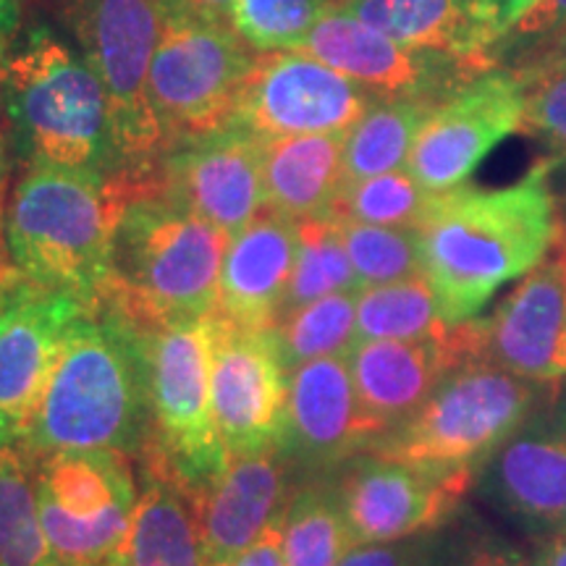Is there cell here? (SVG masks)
<instances>
[{
    "mask_svg": "<svg viewBox=\"0 0 566 566\" xmlns=\"http://www.w3.org/2000/svg\"><path fill=\"white\" fill-rule=\"evenodd\" d=\"M564 233H566V226H564Z\"/></svg>",
    "mask_w": 566,
    "mask_h": 566,
    "instance_id": "50",
    "label": "cell"
},
{
    "mask_svg": "<svg viewBox=\"0 0 566 566\" xmlns=\"http://www.w3.org/2000/svg\"><path fill=\"white\" fill-rule=\"evenodd\" d=\"M338 292H359L357 275L344 247L342 226L328 216L296 221V260L283 292L279 317Z\"/></svg>",
    "mask_w": 566,
    "mask_h": 566,
    "instance_id": "31",
    "label": "cell"
},
{
    "mask_svg": "<svg viewBox=\"0 0 566 566\" xmlns=\"http://www.w3.org/2000/svg\"><path fill=\"white\" fill-rule=\"evenodd\" d=\"M11 126H9V113H6V97H3V66H0V210L6 202V189L11 181Z\"/></svg>",
    "mask_w": 566,
    "mask_h": 566,
    "instance_id": "44",
    "label": "cell"
},
{
    "mask_svg": "<svg viewBox=\"0 0 566 566\" xmlns=\"http://www.w3.org/2000/svg\"><path fill=\"white\" fill-rule=\"evenodd\" d=\"M40 520L61 566H108L139 501L137 459L118 451L34 457Z\"/></svg>",
    "mask_w": 566,
    "mask_h": 566,
    "instance_id": "10",
    "label": "cell"
},
{
    "mask_svg": "<svg viewBox=\"0 0 566 566\" xmlns=\"http://www.w3.org/2000/svg\"><path fill=\"white\" fill-rule=\"evenodd\" d=\"M137 464L139 501L108 566H205L200 491L153 451Z\"/></svg>",
    "mask_w": 566,
    "mask_h": 566,
    "instance_id": "22",
    "label": "cell"
},
{
    "mask_svg": "<svg viewBox=\"0 0 566 566\" xmlns=\"http://www.w3.org/2000/svg\"><path fill=\"white\" fill-rule=\"evenodd\" d=\"M344 184V134L263 139L265 210L289 221L325 216Z\"/></svg>",
    "mask_w": 566,
    "mask_h": 566,
    "instance_id": "25",
    "label": "cell"
},
{
    "mask_svg": "<svg viewBox=\"0 0 566 566\" xmlns=\"http://www.w3.org/2000/svg\"><path fill=\"white\" fill-rule=\"evenodd\" d=\"M296 467L283 446L231 457L216 483L200 493L205 566H221L250 548L286 512Z\"/></svg>",
    "mask_w": 566,
    "mask_h": 566,
    "instance_id": "21",
    "label": "cell"
},
{
    "mask_svg": "<svg viewBox=\"0 0 566 566\" xmlns=\"http://www.w3.org/2000/svg\"><path fill=\"white\" fill-rule=\"evenodd\" d=\"M525 87L522 132L566 158V53L512 69Z\"/></svg>",
    "mask_w": 566,
    "mask_h": 566,
    "instance_id": "36",
    "label": "cell"
},
{
    "mask_svg": "<svg viewBox=\"0 0 566 566\" xmlns=\"http://www.w3.org/2000/svg\"><path fill=\"white\" fill-rule=\"evenodd\" d=\"M537 3H541V0H470L472 13H475V21L480 32H483L488 51H491L493 45H499V42H504L509 34L514 32V27L520 24Z\"/></svg>",
    "mask_w": 566,
    "mask_h": 566,
    "instance_id": "40",
    "label": "cell"
},
{
    "mask_svg": "<svg viewBox=\"0 0 566 566\" xmlns=\"http://www.w3.org/2000/svg\"><path fill=\"white\" fill-rule=\"evenodd\" d=\"M558 533H564V535H566V520H564V525H562V527H558Z\"/></svg>",
    "mask_w": 566,
    "mask_h": 566,
    "instance_id": "48",
    "label": "cell"
},
{
    "mask_svg": "<svg viewBox=\"0 0 566 566\" xmlns=\"http://www.w3.org/2000/svg\"><path fill=\"white\" fill-rule=\"evenodd\" d=\"M378 438L380 430L359 407L346 354L289 370L283 451L296 470L328 475Z\"/></svg>",
    "mask_w": 566,
    "mask_h": 566,
    "instance_id": "20",
    "label": "cell"
},
{
    "mask_svg": "<svg viewBox=\"0 0 566 566\" xmlns=\"http://www.w3.org/2000/svg\"><path fill=\"white\" fill-rule=\"evenodd\" d=\"M541 386L483 357L446 373L417 412L380 436L367 451L415 464L478 470L520 433L541 399Z\"/></svg>",
    "mask_w": 566,
    "mask_h": 566,
    "instance_id": "7",
    "label": "cell"
},
{
    "mask_svg": "<svg viewBox=\"0 0 566 566\" xmlns=\"http://www.w3.org/2000/svg\"><path fill=\"white\" fill-rule=\"evenodd\" d=\"M566 38V0H541L504 40L514 53V69L554 51Z\"/></svg>",
    "mask_w": 566,
    "mask_h": 566,
    "instance_id": "37",
    "label": "cell"
},
{
    "mask_svg": "<svg viewBox=\"0 0 566 566\" xmlns=\"http://www.w3.org/2000/svg\"><path fill=\"white\" fill-rule=\"evenodd\" d=\"M139 331L153 407V438L145 451L158 454L202 493L231 462L212 412L210 317Z\"/></svg>",
    "mask_w": 566,
    "mask_h": 566,
    "instance_id": "9",
    "label": "cell"
},
{
    "mask_svg": "<svg viewBox=\"0 0 566 566\" xmlns=\"http://www.w3.org/2000/svg\"><path fill=\"white\" fill-rule=\"evenodd\" d=\"M357 294L338 292L304 304L271 325L275 349L286 370L336 354L357 344Z\"/></svg>",
    "mask_w": 566,
    "mask_h": 566,
    "instance_id": "32",
    "label": "cell"
},
{
    "mask_svg": "<svg viewBox=\"0 0 566 566\" xmlns=\"http://www.w3.org/2000/svg\"><path fill=\"white\" fill-rule=\"evenodd\" d=\"M436 546V533L394 543H367L354 546L336 566H430Z\"/></svg>",
    "mask_w": 566,
    "mask_h": 566,
    "instance_id": "39",
    "label": "cell"
},
{
    "mask_svg": "<svg viewBox=\"0 0 566 566\" xmlns=\"http://www.w3.org/2000/svg\"><path fill=\"white\" fill-rule=\"evenodd\" d=\"M475 472L363 451L338 467L331 488L354 546H367L441 530L475 485Z\"/></svg>",
    "mask_w": 566,
    "mask_h": 566,
    "instance_id": "11",
    "label": "cell"
},
{
    "mask_svg": "<svg viewBox=\"0 0 566 566\" xmlns=\"http://www.w3.org/2000/svg\"><path fill=\"white\" fill-rule=\"evenodd\" d=\"M313 55L378 97H424L443 103L488 69L491 61L454 59L433 51H409L359 19L325 6L313 32L302 42Z\"/></svg>",
    "mask_w": 566,
    "mask_h": 566,
    "instance_id": "15",
    "label": "cell"
},
{
    "mask_svg": "<svg viewBox=\"0 0 566 566\" xmlns=\"http://www.w3.org/2000/svg\"><path fill=\"white\" fill-rule=\"evenodd\" d=\"M346 254H349L359 292L370 286H384L417 279L422 273V247L417 229L396 226H370L338 221Z\"/></svg>",
    "mask_w": 566,
    "mask_h": 566,
    "instance_id": "34",
    "label": "cell"
},
{
    "mask_svg": "<svg viewBox=\"0 0 566 566\" xmlns=\"http://www.w3.org/2000/svg\"><path fill=\"white\" fill-rule=\"evenodd\" d=\"M470 357H483V321L478 317L454 325L446 338H359L346 354L359 407L380 436L409 420L430 399L446 373Z\"/></svg>",
    "mask_w": 566,
    "mask_h": 566,
    "instance_id": "17",
    "label": "cell"
},
{
    "mask_svg": "<svg viewBox=\"0 0 566 566\" xmlns=\"http://www.w3.org/2000/svg\"><path fill=\"white\" fill-rule=\"evenodd\" d=\"M296 260V221L260 212L231 237L223 254L216 317L242 328H271Z\"/></svg>",
    "mask_w": 566,
    "mask_h": 566,
    "instance_id": "23",
    "label": "cell"
},
{
    "mask_svg": "<svg viewBox=\"0 0 566 566\" xmlns=\"http://www.w3.org/2000/svg\"><path fill=\"white\" fill-rule=\"evenodd\" d=\"M84 310L74 296L34 286L0 310V446L27 441L66 331Z\"/></svg>",
    "mask_w": 566,
    "mask_h": 566,
    "instance_id": "19",
    "label": "cell"
},
{
    "mask_svg": "<svg viewBox=\"0 0 566 566\" xmlns=\"http://www.w3.org/2000/svg\"><path fill=\"white\" fill-rule=\"evenodd\" d=\"M11 145L27 168L48 166L111 179L118 168L108 95L90 61L34 30L3 63Z\"/></svg>",
    "mask_w": 566,
    "mask_h": 566,
    "instance_id": "5",
    "label": "cell"
},
{
    "mask_svg": "<svg viewBox=\"0 0 566 566\" xmlns=\"http://www.w3.org/2000/svg\"><path fill=\"white\" fill-rule=\"evenodd\" d=\"M258 53L229 24L166 13L150 66V103L168 150L233 126Z\"/></svg>",
    "mask_w": 566,
    "mask_h": 566,
    "instance_id": "8",
    "label": "cell"
},
{
    "mask_svg": "<svg viewBox=\"0 0 566 566\" xmlns=\"http://www.w3.org/2000/svg\"><path fill=\"white\" fill-rule=\"evenodd\" d=\"M66 19L82 42L84 59L108 95L118 184H145L160 176L168 142L150 103V66L160 42L163 0H63Z\"/></svg>",
    "mask_w": 566,
    "mask_h": 566,
    "instance_id": "6",
    "label": "cell"
},
{
    "mask_svg": "<svg viewBox=\"0 0 566 566\" xmlns=\"http://www.w3.org/2000/svg\"><path fill=\"white\" fill-rule=\"evenodd\" d=\"M21 9L24 0H0V66L11 53V40L17 38L21 24Z\"/></svg>",
    "mask_w": 566,
    "mask_h": 566,
    "instance_id": "45",
    "label": "cell"
},
{
    "mask_svg": "<svg viewBox=\"0 0 566 566\" xmlns=\"http://www.w3.org/2000/svg\"><path fill=\"white\" fill-rule=\"evenodd\" d=\"M281 520L273 522L250 548L237 554L221 566H286L283 564V543H281Z\"/></svg>",
    "mask_w": 566,
    "mask_h": 566,
    "instance_id": "41",
    "label": "cell"
},
{
    "mask_svg": "<svg viewBox=\"0 0 566 566\" xmlns=\"http://www.w3.org/2000/svg\"><path fill=\"white\" fill-rule=\"evenodd\" d=\"M483 359L535 386L566 378V233L483 321Z\"/></svg>",
    "mask_w": 566,
    "mask_h": 566,
    "instance_id": "18",
    "label": "cell"
},
{
    "mask_svg": "<svg viewBox=\"0 0 566 566\" xmlns=\"http://www.w3.org/2000/svg\"><path fill=\"white\" fill-rule=\"evenodd\" d=\"M210 391L231 457L283 446L289 370L271 328H242L210 315Z\"/></svg>",
    "mask_w": 566,
    "mask_h": 566,
    "instance_id": "13",
    "label": "cell"
},
{
    "mask_svg": "<svg viewBox=\"0 0 566 566\" xmlns=\"http://www.w3.org/2000/svg\"><path fill=\"white\" fill-rule=\"evenodd\" d=\"M438 105L424 97H378L344 134V184L407 168L409 153Z\"/></svg>",
    "mask_w": 566,
    "mask_h": 566,
    "instance_id": "27",
    "label": "cell"
},
{
    "mask_svg": "<svg viewBox=\"0 0 566 566\" xmlns=\"http://www.w3.org/2000/svg\"><path fill=\"white\" fill-rule=\"evenodd\" d=\"M150 438V370L142 331L108 307L84 310L66 331L21 446L32 457L103 449L139 462Z\"/></svg>",
    "mask_w": 566,
    "mask_h": 566,
    "instance_id": "2",
    "label": "cell"
},
{
    "mask_svg": "<svg viewBox=\"0 0 566 566\" xmlns=\"http://www.w3.org/2000/svg\"><path fill=\"white\" fill-rule=\"evenodd\" d=\"M430 566H530V558L501 537L470 530V533L457 535L454 541L438 537Z\"/></svg>",
    "mask_w": 566,
    "mask_h": 566,
    "instance_id": "38",
    "label": "cell"
},
{
    "mask_svg": "<svg viewBox=\"0 0 566 566\" xmlns=\"http://www.w3.org/2000/svg\"><path fill=\"white\" fill-rule=\"evenodd\" d=\"M229 242L231 237L166 197L124 202L101 307L139 328L205 321L216 313Z\"/></svg>",
    "mask_w": 566,
    "mask_h": 566,
    "instance_id": "3",
    "label": "cell"
},
{
    "mask_svg": "<svg viewBox=\"0 0 566 566\" xmlns=\"http://www.w3.org/2000/svg\"><path fill=\"white\" fill-rule=\"evenodd\" d=\"M163 197L237 237L265 210L263 137L229 126L163 158Z\"/></svg>",
    "mask_w": 566,
    "mask_h": 566,
    "instance_id": "16",
    "label": "cell"
},
{
    "mask_svg": "<svg viewBox=\"0 0 566 566\" xmlns=\"http://www.w3.org/2000/svg\"><path fill=\"white\" fill-rule=\"evenodd\" d=\"M551 171L554 163L541 160L512 187L480 192L464 184L436 195L417 233L446 323L475 321L504 283L527 275L556 247L562 223Z\"/></svg>",
    "mask_w": 566,
    "mask_h": 566,
    "instance_id": "1",
    "label": "cell"
},
{
    "mask_svg": "<svg viewBox=\"0 0 566 566\" xmlns=\"http://www.w3.org/2000/svg\"><path fill=\"white\" fill-rule=\"evenodd\" d=\"M433 202L436 195L428 192L405 168V171L342 184L325 216L334 221L420 229Z\"/></svg>",
    "mask_w": 566,
    "mask_h": 566,
    "instance_id": "33",
    "label": "cell"
},
{
    "mask_svg": "<svg viewBox=\"0 0 566 566\" xmlns=\"http://www.w3.org/2000/svg\"><path fill=\"white\" fill-rule=\"evenodd\" d=\"M325 3H334V0H325Z\"/></svg>",
    "mask_w": 566,
    "mask_h": 566,
    "instance_id": "49",
    "label": "cell"
},
{
    "mask_svg": "<svg viewBox=\"0 0 566 566\" xmlns=\"http://www.w3.org/2000/svg\"><path fill=\"white\" fill-rule=\"evenodd\" d=\"M378 95L302 51L258 53L233 126L258 137L346 134Z\"/></svg>",
    "mask_w": 566,
    "mask_h": 566,
    "instance_id": "12",
    "label": "cell"
},
{
    "mask_svg": "<svg viewBox=\"0 0 566 566\" xmlns=\"http://www.w3.org/2000/svg\"><path fill=\"white\" fill-rule=\"evenodd\" d=\"M0 566H61L40 520L34 457L0 446Z\"/></svg>",
    "mask_w": 566,
    "mask_h": 566,
    "instance_id": "28",
    "label": "cell"
},
{
    "mask_svg": "<svg viewBox=\"0 0 566 566\" xmlns=\"http://www.w3.org/2000/svg\"><path fill=\"white\" fill-rule=\"evenodd\" d=\"M281 543L286 566H336L354 548L328 480L296 485L281 520Z\"/></svg>",
    "mask_w": 566,
    "mask_h": 566,
    "instance_id": "30",
    "label": "cell"
},
{
    "mask_svg": "<svg viewBox=\"0 0 566 566\" xmlns=\"http://www.w3.org/2000/svg\"><path fill=\"white\" fill-rule=\"evenodd\" d=\"M237 0H163L166 13H181V17L216 21V24H231V13Z\"/></svg>",
    "mask_w": 566,
    "mask_h": 566,
    "instance_id": "42",
    "label": "cell"
},
{
    "mask_svg": "<svg viewBox=\"0 0 566 566\" xmlns=\"http://www.w3.org/2000/svg\"><path fill=\"white\" fill-rule=\"evenodd\" d=\"M530 566H566V535L556 533L537 543Z\"/></svg>",
    "mask_w": 566,
    "mask_h": 566,
    "instance_id": "46",
    "label": "cell"
},
{
    "mask_svg": "<svg viewBox=\"0 0 566 566\" xmlns=\"http://www.w3.org/2000/svg\"><path fill=\"white\" fill-rule=\"evenodd\" d=\"M556 53H566V38H564L562 42H558V45L554 48V51L546 53V55H541V59H548V55H556ZM541 59H535V61H541ZM530 63H533V61H530Z\"/></svg>",
    "mask_w": 566,
    "mask_h": 566,
    "instance_id": "47",
    "label": "cell"
},
{
    "mask_svg": "<svg viewBox=\"0 0 566 566\" xmlns=\"http://www.w3.org/2000/svg\"><path fill=\"white\" fill-rule=\"evenodd\" d=\"M485 491L509 514L541 527L566 520V430L516 433L485 462Z\"/></svg>",
    "mask_w": 566,
    "mask_h": 566,
    "instance_id": "24",
    "label": "cell"
},
{
    "mask_svg": "<svg viewBox=\"0 0 566 566\" xmlns=\"http://www.w3.org/2000/svg\"><path fill=\"white\" fill-rule=\"evenodd\" d=\"M454 325L443 321L436 292L424 275L363 289L357 294V342H422L446 338Z\"/></svg>",
    "mask_w": 566,
    "mask_h": 566,
    "instance_id": "29",
    "label": "cell"
},
{
    "mask_svg": "<svg viewBox=\"0 0 566 566\" xmlns=\"http://www.w3.org/2000/svg\"><path fill=\"white\" fill-rule=\"evenodd\" d=\"M525 87L512 69H488L433 111L422 126L407 171L428 192L464 187L472 171L514 132H522Z\"/></svg>",
    "mask_w": 566,
    "mask_h": 566,
    "instance_id": "14",
    "label": "cell"
},
{
    "mask_svg": "<svg viewBox=\"0 0 566 566\" xmlns=\"http://www.w3.org/2000/svg\"><path fill=\"white\" fill-rule=\"evenodd\" d=\"M325 6V0H237L229 27L254 53L300 51Z\"/></svg>",
    "mask_w": 566,
    "mask_h": 566,
    "instance_id": "35",
    "label": "cell"
},
{
    "mask_svg": "<svg viewBox=\"0 0 566 566\" xmlns=\"http://www.w3.org/2000/svg\"><path fill=\"white\" fill-rule=\"evenodd\" d=\"M122 197L105 176L32 166L3 210L19 273L40 292L101 307L111 279V244Z\"/></svg>",
    "mask_w": 566,
    "mask_h": 566,
    "instance_id": "4",
    "label": "cell"
},
{
    "mask_svg": "<svg viewBox=\"0 0 566 566\" xmlns=\"http://www.w3.org/2000/svg\"><path fill=\"white\" fill-rule=\"evenodd\" d=\"M30 289V283L24 281V275L19 273L17 263H13L9 239H6V226H3V210H0V310L9 307L19 294H24Z\"/></svg>",
    "mask_w": 566,
    "mask_h": 566,
    "instance_id": "43",
    "label": "cell"
},
{
    "mask_svg": "<svg viewBox=\"0 0 566 566\" xmlns=\"http://www.w3.org/2000/svg\"><path fill=\"white\" fill-rule=\"evenodd\" d=\"M336 9L409 51L491 61L470 0H334Z\"/></svg>",
    "mask_w": 566,
    "mask_h": 566,
    "instance_id": "26",
    "label": "cell"
}]
</instances>
